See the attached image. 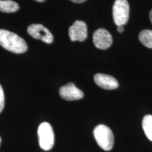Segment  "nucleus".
Wrapping results in <instances>:
<instances>
[{
  "label": "nucleus",
  "instance_id": "obj_1",
  "mask_svg": "<svg viewBox=\"0 0 152 152\" xmlns=\"http://www.w3.org/2000/svg\"><path fill=\"white\" fill-rule=\"evenodd\" d=\"M0 45L15 54H23L28 49L27 44L22 37L4 29H0Z\"/></svg>",
  "mask_w": 152,
  "mask_h": 152
},
{
  "label": "nucleus",
  "instance_id": "obj_2",
  "mask_svg": "<svg viewBox=\"0 0 152 152\" xmlns=\"http://www.w3.org/2000/svg\"><path fill=\"white\" fill-rule=\"evenodd\" d=\"M93 134L96 143L102 149L110 151L114 144V137L111 129L105 125H98L95 127Z\"/></svg>",
  "mask_w": 152,
  "mask_h": 152
},
{
  "label": "nucleus",
  "instance_id": "obj_3",
  "mask_svg": "<svg viewBox=\"0 0 152 152\" xmlns=\"http://www.w3.org/2000/svg\"><path fill=\"white\" fill-rule=\"evenodd\" d=\"M37 134L41 149L45 151L52 149L54 144V133L52 125L47 122L42 123L38 127Z\"/></svg>",
  "mask_w": 152,
  "mask_h": 152
},
{
  "label": "nucleus",
  "instance_id": "obj_4",
  "mask_svg": "<svg viewBox=\"0 0 152 152\" xmlns=\"http://www.w3.org/2000/svg\"><path fill=\"white\" fill-rule=\"evenodd\" d=\"M130 7L128 0H115L113 6V18L117 26H125L128 21Z\"/></svg>",
  "mask_w": 152,
  "mask_h": 152
},
{
  "label": "nucleus",
  "instance_id": "obj_5",
  "mask_svg": "<svg viewBox=\"0 0 152 152\" xmlns=\"http://www.w3.org/2000/svg\"><path fill=\"white\" fill-rule=\"evenodd\" d=\"M28 33L33 38L40 39L45 43L51 44L54 41V37L46 27L41 24H32L28 28Z\"/></svg>",
  "mask_w": 152,
  "mask_h": 152
},
{
  "label": "nucleus",
  "instance_id": "obj_6",
  "mask_svg": "<svg viewBox=\"0 0 152 152\" xmlns=\"http://www.w3.org/2000/svg\"><path fill=\"white\" fill-rule=\"evenodd\" d=\"M93 42L97 49L105 50L111 46L113 37L108 30L104 28H99L93 34Z\"/></svg>",
  "mask_w": 152,
  "mask_h": 152
},
{
  "label": "nucleus",
  "instance_id": "obj_7",
  "mask_svg": "<svg viewBox=\"0 0 152 152\" xmlns=\"http://www.w3.org/2000/svg\"><path fill=\"white\" fill-rule=\"evenodd\" d=\"M68 35L71 41L83 42L87 37V27L85 22L76 20L68 30Z\"/></svg>",
  "mask_w": 152,
  "mask_h": 152
},
{
  "label": "nucleus",
  "instance_id": "obj_8",
  "mask_svg": "<svg viewBox=\"0 0 152 152\" xmlns=\"http://www.w3.org/2000/svg\"><path fill=\"white\" fill-rule=\"evenodd\" d=\"M61 97L67 101L81 99L84 96V93L77 88L73 83H70L62 86L59 90Z\"/></svg>",
  "mask_w": 152,
  "mask_h": 152
},
{
  "label": "nucleus",
  "instance_id": "obj_9",
  "mask_svg": "<svg viewBox=\"0 0 152 152\" xmlns=\"http://www.w3.org/2000/svg\"><path fill=\"white\" fill-rule=\"evenodd\" d=\"M95 83L99 87L104 90H115L118 87V82L115 77L109 75L102 73H97L94 76Z\"/></svg>",
  "mask_w": 152,
  "mask_h": 152
},
{
  "label": "nucleus",
  "instance_id": "obj_10",
  "mask_svg": "<svg viewBox=\"0 0 152 152\" xmlns=\"http://www.w3.org/2000/svg\"><path fill=\"white\" fill-rule=\"evenodd\" d=\"M19 6L16 2L11 0H0V11L5 13L16 12Z\"/></svg>",
  "mask_w": 152,
  "mask_h": 152
},
{
  "label": "nucleus",
  "instance_id": "obj_11",
  "mask_svg": "<svg viewBox=\"0 0 152 152\" xmlns=\"http://www.w3.org/2000/svg\"><path fill=\"white\" fill-rule=\"evenodd\" d=\"M139 39L140 42L147 48L152 49V30H142L139 35Z\"/></svg>",
  "mask_w": 152,
  "mask_h": 152
},
{
  "label": "nucleus",
  "instance_id": "obj_12",
  "mask_svg": "<svg viewBox=\"0 0 152 152\" xmlns=\"http://www.w3.org/2000/svg\"><path fill=\"white\" fill-rule=\"evenodd\" d=\"M142 128L146 136L149 140L152 141V115H147L142 120Z\"/></svg>",
  "mask_w": 152,
  "mask_h": 152
},
{
  "label": "nucleus",
  "instance_id": "obj_13",
  "mask_svg": "<svg viewBox=\"0 0 152 152\" xmlns=\"http://www.w3.org/2000/svg\"><path fill=\"white\" fill-rule=\"evenodd\" d=\"M5 103V99H4V91L2 87L0 85V113L3 111Z\"/></svg>",
  "mask_w": 152,
  "mask_h": 152
},
{
  "label": "nucleus",
  "instance_id": "obj_14",
  "mask_svg": "<svg viewBox=\"0 0 152 152\" xmlns=\"http://www.w3.org/2000/svg\"><path fill=\"white\" fill-rule=\"evenodd\" d=\"M117 30L119 33H123L124 30V26H117Z\"/></svg>",
  "mask_w": 152,
  "mask_h": 152
},
{
  "label": "nucleus",
  "instance_id": "obj_15",
  "mask_svg": "<svg viewBox=\"0 0 152 152\" xmlns=\"http://www.w3.org/2000/svg\"><path fill=\"white\" fill-rule=\"evenodd\" d=\"M71 1H73L74 3H78V4H80V3H83L85 2L86 0H71Z\"/></svg>",
  "mask_w": 152,
  "mask_h": 152
},
{
  "label": "nucleus",
  "instance_id": "obj_16",
  "mask_svg": "<svg viewBox=\"0 0 152 152\" xmlns=\"http://www.w3.org/2000/svg\"><path fill=\"white\" fill-rule=\"evenodd\" d=\"M149 18H150V20H151V23H152V10H151L149 13Z\"/></svg>",
  "mask_w": 152,
  "mask_h": 152
},
{
  "label": "nucleus",
  "instance_id": "obj_17",
  "mask_svg": "<svg viewBox=\"0 0 152 152\" xmlns=\"http://www.w3.org/2000/svg\"><path fill=\"white\" fill-rule=\"evenodd\" d=\"M36 1H38V2H44V1H45L46 0H35Z\"/></svg>",
  "mask_w": 152,
  "mask_h": 152
},
{
  "label": "nucleus",
  "instance_id": "obj_18",
  "mask_svg": "<svg viewBox=\"0 0 152 152\" xmlns=\"http://www.w3.org/2000/svg\"><path fill=\"white\" fill-rule=\"evenodd\" d=\"M1 139L0 137V144H1Z\"/></svg>",
  "mask_w": 152,
  "mask_h": 152
}]
</instances>
